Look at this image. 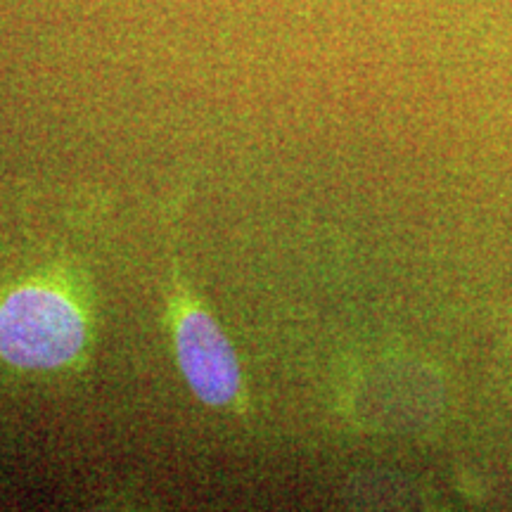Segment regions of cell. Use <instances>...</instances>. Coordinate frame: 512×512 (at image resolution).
Instances as JSON below:
<instances>
[{
	"instance_id": "2",
	"label": "cell",
	"mask_w": 512,
	"mask_h": 512,
	"mask_svg": "<svg viewBox=\"0 0 512 512\" xmlns=\"http://www.w3.org/2000/svg\"><path fill=\"white\" fill-rule=\"evenodd\" d=\"M176 356L190 389L207 406H228L240 392L238 356L209 313L183 306L176 316Z\"/></svg>"
},
{
	"instance_id": "1",
	"label": "cell",
	"mask_w": 512,
	"mask_h": 512,
	"mask_svg": "<svg viewBox=\"0 0 512 512\" xmlns=\"http://www.w3.org/2000/svg\"><path fill=\"white\" fill-rule=\"evenodd\" d=\"M86 344V320L67 294L24 285L0 302V358L15 368L53 370Z\"/></svg>"
}]
</instances>
